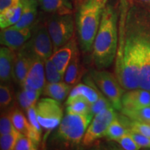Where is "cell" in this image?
<instances>
[{
  "label": "cell",
  "instance_id": "cell-17",
  "mask_svg": "<svg viewBox=\"0 0 150 150\" xmlns=\"http://www.w3.org/2000/svg\"><path fill=\"white\" fill-rule=\"evenodd\" d=\"M11 114L12 121L17 130L31 138L38 145L40 141L41 134L34 130L23 112L18 108H13L11 110Z\"/></svg>",
  "mask_w": 150,
  "mask_h": 150
},
{
  "label": "cell",
  "instance_id": "cell-7",
  "mask_svg": "<svg viewBox=\"0 0 150 150\" xmlns=\"http://www.w3.org/2000/svg\"><path fill=\"white\" fill-rule=\"evenodd\" d=\"M35 109L40 126L47 131L55 129L63 118V108L61 102L51 97L38 101Z\"/></svg>",
  "mask_w": 150,
  "mask_h": 150
},
{
  "label": "cell",
  "instance_id": "cell-27",
  "mask_svg": "<svg viewBox=\"0 0 150 150\" xmlns=\"http://www.w3.org/2000/svg\"><path fill=\"white\" fill-rule=\"evenodd\" d=\"M45 67L47 83H57L64 79V75L58 70L56 65L50 58L45 61Z\"/></svg>",
  "mask_w": 150,
  "mask_h": 150
},
{
  "label": "cell",
  "instance_id": "cell-38",
  "mask_svg": "<svg viewBox=\"0 0 150 150\" xmlns=\"http://www.w3.org/2000/svg\"><path fill=\"white\" fill-rule=\"evenodd\" d=\"M20 1L21 0H0V13L18 5Z\"/></svg>",
  "mask_w": 150,
  "mask_h": 150
},
{
  "label": "cell",
  "instance_id": "cell-23",
  "mask_svg": "<svg viewBox=\"0 0 150 150\" xmlns=\"http://www.w3.org/2000/svg\"><path fill=\"white\" fill-rule=\"evenodd\" d=\"M24 8L23 0L15 6L0 13V27L1 29L11 27L17 24L21 18Z\"/></svg>",
  "mask_w": 150,
  "mask_h": 150
},
{
  "label": "cell",
  "instance_id": "cell-13",
  "mask_svg": "<svg viewBox=\"0 0 150 150\" xmlns=\"http://www.w3.org/2000/svg\"><path fill=\"white\" fill-rule=\"evenodd\" d=\"M46 81L45 61L35 55L31 61L24 85L42 92Z\"/></svg>",
  "mask_w": 150,
  "mask_h": 150
},
{
  "label": "cell",
  "instance_id": "cell-32",
  "mask_svg": "<svg viewBox=\"0 0 150 150\" xmlns=\"http://www.w3.org/2000/svg\"><path fill=\"white\" fill-rule=\"evenodd\" d=\"M13 100L12 90L8 86L2 85L0 86V105L1 109L9 107Z\"/></svg>",
  "mask_w": 150,
  "mask_h": 150
},
{
  "label": "cell",
  "instance_id": "cell-1",
  "mask_svg": "<svg viewBox=\"0 0 150 150\" xmlns=\"http://www.w3.org/2000/svg\"><path fill=\"white\" fill-rule=\"evenodd\" d=\"M126 20L125 38L120 33L115 57V76L128 91L140 88V42L138 31L128 16Z\"/></svg>",
  "mask_w": 150,
  "mask_h": 150
},
{
  "label": "cell",
  "instance_id": "cell-31",
  "mask_svg": "<svg viewBox=\"0 0 150 150\" xmlns=\"http://www.w3.org/2000/svg\"><path fill=\"white\" fill-rule=\"evenodd\" d=\"M38 144L31 138L21 133L15 145L14 150H35Z\"/></svg>",
  "mask_w": 150,
  "mask_h": 150
},
{
  "label": "cell",
  "instance_id": "cell-4",
  "mask_svg": "<svg viewBox=\"0 0 150 150\" xmlns=\"http://www.w3.org/2000/svg\"><path fill=\"white\" fill-rule=\"evenodd\" d=\"M93 116L91 113L66 112L58 129V136L69 143L77 145L83 138Z\"/></svg>",
  "mask_w": 150,
  "mask_h": 150
},
{
  "label": "cell",
  "instance_id": "cell-30",
  "mask_svg": "<svg viewBox=\"0 0 150 150\" xmlns=\"http://www.w3.org/2000/svg\"><path fill=\"white\" fill-rule=\"evenodd\" d=\"M21 134L16 131L10 134L1 135L0 137V149L1 150H13L17 140Z\"/></svg>",
  "mask_w": 150,
  "mask_h": 150
},
{
  "label": "cell",
  "instance_id": "cell-3",
  "mask_svg": "<svg viewBox=\"0 0 150 150\" xmlns=\"http://www.w3.org/2000/svg\"><path fill=\"white\" fill-rule=\"evenodd\" d=\"M102 11L103 8L96 0H85L79 6L76 24L80 45L83 52H90L93 49Z\"/></svg>",
  "mask_w": 150,
  "mask_h": 150
},
{
  "label": "cell",
  "instance_id": "cell-33",
  "mask_svg": "<svg viewBox=\"0 0 150 150\" xmlns=\"http://www.w3.org/2000/svg\"><path fill=\"white\" fill-rule=\"evenodd\" d=\"M126 127H128L129 131H136L150 138V123L134 121L130 122Z\"/></svg>",
  "mask_w": 150,
  "mask_h": 150
},
{
  "label": "cell",
  "instance_id": "cell-12",
  "mask_svg": "<svg viewBox=\"0 0 150 150\" xmlns=\"http://www.w3.org/2000/svg\"><path fill=\"white\" fill-rule=\"evenodd\" d=\"M16 53L13 68V79L22 86L25 82L27 73L31 66V61L35 55L29 50L27 45L19 49Z\"/></svg>",
  "mask_w": 150,
  "mask_h": 150
},
{
  "label": "cell",
  "instance_id": "cell-41",
  "mask_svg": "<svg viewBox=\"0 0 150 150\" xmlns=\"http://www.w3.org/2000/svg\"><path fill=\"white\" fill-rule=\"evenodd\" d=\"M138 1H141V2H142V3L148 4H150V0H138Z\"/></svg>",
  "mask_w": 150,
  "mask_h": 150
},
{
  "label": "cell",
  "instance_id": "cell-42",
  "mask_svg": "<svg viewBox=\"0 0 150 150\" xmlns=\"http://www.w3.org/2000/svg\"><path fill=\"white\" fill-rule=\"evenodd\" d=\"M71 1H72V0H71Z\"/></svg>",
  "mask_w": 150,
  "mask_h": 150
},
{
  "label": "cell",
  "instance_id": "cell-26",
  "mask_svg": "<svg viewBox=\"0 0 150 150\" xmlns=\"http://www.w3.org/2000/svg\"><path fill=\"white\" fill-rule=\"evenodd\" d=\"M121 111L131 120L150 123V106L138 109H122Z\"/></svg>",
  "mask_w": 150,
  "mask_h": 150
},
{
  "label": "cell",
  "instance_id": "cell-29",
  "mask_svg": "<svg viewBox=\"0 0 150 150\" xmlns=\"http://www.w3.org/2000/svg\"><path fill=\"white\" fill-rule=\"evenodd\" d=\"M97 91L99 93L98 99L95 103L91 104V113L93 117L106 108L113 107L109 99L105 96L102 93V91H99L98 90H97Z\"/></svg>",
  "mask_w": 150,
  "mask_h": 150
},
{
  "label": "cell",
  "instance_id": "cell-35",
  "mask_svg": "<svg viewBox=\"0 0 150 150\" xmlns=\"http://www.w3.org/2000/svg\"><path fill=\"white\" fill-rule=\"evenodd\" d=\"M35 106H36V104L31 106V107L28 108L26 111H27V113L28 120H29L31 125L32 126V127L34 129V130L36 131V132L41 134V133H42V129L41 128H42V127L40 126L38 120Z\"/></svg>",
  "mask_w": 150,
  "mask_h": 150
},
{
  "label": "cell",
  "instance_id": "cell-9",
  "mask_svg": "<svg viewBox=\"0 0 150 150\" xmlns=\"http://www.w3.org/2000/svg\"><path fill=\"white\" fill-rule=\"evenodd\" d=\"M115 110L113 107L106 108L94 116L82 140L83 145H91L97 140L106 136L109 125L117 117Z\"/></svg>",
  "mask_w": 150,
  "mask_h": 150
},
{
  "label": "cell",
  "instance_id": "cell-10",
  "mask_svg": "<svg viewBox=\"0 0 150 150\" xmlns=\"http://www.w3.org/2000/svg\"><path fill=\"white\" fill-rule=\"evenodd\" d=\"M34 55L45 61L54 53V46L47 27L40 26L33 31L30 40L26 43Z\"/></svg>",
  "mask_w": 150,
  "mask_h": 150
},
{
  "label": "cell",
  "instance_id": "cell-6",
  "mask_svg": "<svg viewBox=\"0 0 150 150\" xmlns=\"http://www.w3.org/2000/svg\"><path fill=\"white\" fill-rule=\"evenodd\" d=\"M47 27L53 43L54 52L74 36V22L72 14H54L48 21Z\"/></svg>",
  "mask_w": 150,
  "mask_h": 150
},
{
  "label": "cell",
  "instance_id": "cell-20",
  "mask_svg": "<svg viewBox=\"0 0 150 150\" xmlns=\"http://www.w3.org/2000/svg\"><path fill=\"white\" fill-rule=\"evenodd\" d=\"M24 8L20 20L17 24L12 26L16 29H21L33 26L37 16V0H23Z\"/></svg>",
  "mask_w": 150,
  "mask_h": 150
},
{
  "label": "cell",
  "instance_id": "cell-36",
  "mask_svg": "<svg viewBox=\"0 0 150 150\" xmlns=\"http://www.w3.org/2000/svg\"><path fill=\"white\" fill-rule=\"evenodd\" d=\"M131 136L134 138L135 142L140 147H150V138L145 135L136 132V131H129Z\"/></svg>",
  "mask_w": 150,
  "mask_h": 150
},
{
  "label": "cell",
  "instance_id": "cell-11",
  "mask_svg": "<svg viewBox=\"0 0 150 150\" xmlns=\"http://www.w3.org/2000/svg\"><path fill=\"white\" fill-rule=\"evenodd\" d=\"M33 26L18 29L11 27L1 30L0 42L3 46L12 49L19 50L30 40L33 34Z\"/></svg>",
  "mask_w": 150,
  "mask_h": 150
},
{
  "label": "cell",
  "instance_id": "cell-18",
  "mask_svg": "<svg viewBox=\"0 0 150 150\" xmlns=\"http://www.w3.org/2000/svg\"><path fill=\"white\" fill-rule=\"evenodd\" d=\"M84 72L83 67L81 64L79 52L76 47L65 71L64 81L69 85H75L79 81Z\"/></svg>",
  "mask_w": 150,
  "mask_h": 150
},
{
  "label": "cell",
  "instance_id": "cell-34",
  "mask_svg": "<svg viewBox=\"0 0 150 150\" xmlns=\"http://www.w3.org/2000/svg\"><path fill=\"white\" fill-rule=\"evenodd\" d=\"M124 149L126 150H138L140 149V147L135 142L134 138L131 136L130 133L128 132L125 134L122 138L117 140Z\"/></svg>",
  "mask_w": 150,
  "mask_h": 150
},
{
  "label": "cell",
  "instance_id": "cell-19",
  "mask_svg": "<svg viewBox=\"0 0 150 150\" xmlns=\"http://www.w3.org/2000/svg\"><path fill=\"white\" fill-rule=\"evenodd\" d=\"M38 4L45 12L61 16L72 13L71 0H39Z\"/></svg>",
  "mask_w": 150,
  "mask_h": 150
},
{
  "label": "cell",
  "instance_id": "cell-39",
  "mask_svg": "<svg viewBox=\"0 0 150 150\" xmlns=\"http://www.w3.org/2000/svg\"><path fill=\"white\" fill-rule=\"evenodd\" d=\"M97 2L99 4V5L100 6L101 8L104 9V7L106 6V4H107L108 0H96Z\"/></svg>",
  "mask_w": 150,
  "mask_h": 150
},
{
  "label": "cell",
  "instance_id": "cell-37",
  "mask_svg": "<svg viewBox=\"0 0 150 150\" xmlns=\"http://www.w3.org/2000/svg\"><path fill=\"white\" fill-rule=\"evenodd\" d=\"M17 98H18L20 106L25 110H27L28 108L31 107V106H33V105H35V104H33V102H31V101L29 100L27 95H26L25 93H24L23 89L18 93Z\"/></svg>",
  "mask_w": 150,
  "mask_h": 150
},
{
  "label": "cell",
  "instance_id": "cell-24",
  "mask_svg": "<svg viewBox=\"0 0 150 150\" xmlns=\"http://www.w3.org/2000/svg\"><path fill=\"white\" fill-rule=\"evenodd\" d=\"M66 112L78 114L91 113V103L81 95H76L72 98H67L66 102Z\"/></svg>",
  "mask_w": 150,
  "mask_h": 150
},
{
  "label": "cell",
  "instance_id": "cell-8",
  "mask_svg": "<svg viewBox=\"0 0 150 150\" xmlns=\"http://www.w3.org/2000/svg\"><path fill=\"white\" fill-rule=\"evenodd\" d=\"M129 17L138 31L140 42V88L150 91V42L144 37L138 20L136 8L129 11Z\"/></svg>",
  "mask_w": 150,
  "mask_h": 150
},
{
  "label": "cell",
  "instance_id": "cell-40",
  "mask_svg": "<svg viewBox=\"0 0 150 150\" xmlns=\"http://www.w3.org/2000/svg\"><path fill=\"white\" fill-rule=\"evenodd\" d=\"M84 1H85V0H75V2H76V5L79 6L81 4L83 3Z\"/></svg>",
  "mask_w": 150,
  "mask_h": 150
},
{
  "label": "cell",
  "instance_id": "cell-15",
  "mask_svg": "<svg viewBox=\"0 0 150 150\" xmlns=\"http://www.w3.org/2000/svg\"><path fill=\"white\" fill-rule=\"evenodd\" d=\"M76 47H76V40H75L74 37L73 36L69 42L58 49L50 57V59L53 61L54 64L56 65L58 70L62 74L65 75L67 65L70 63L73 53Z\"/></svg>",
  "mask_w": 150,
  "mask_h": 150
},
{
  "label": "cell",
  "instance_id": "cell-16",
  "mask_svg": "<svg viewBox=\"0 0 150 150\" xmlns=\"http://www.w3.org/2000/svg\"><path fill=\"white\" fill-rule=\"evenodd\" d=\"M16 53L12 49L1 47L0 49V80L7 83L13 79V68Z\"/></svg>",
  "mask_w": 150,
  "mask_h": 150
},
{
  "label": "cell",
  "instance_id": "cell-22",
  "mask_svg": "<svg viewBox=\"0 0 150 150\" xmlns=\"http://www.w3.org/2000/svg\"><path fill=\"white\" fill-rule=\"evenodd\" d=\"M87 82L88 85L85 84H78L70 91L68 98H72L76 95H81L88 99V101L93 104L99 98V93L96 88V85L93 79H87Z\"/></svg>",
  "mask_w": 150,
  "mask_h": 150
},
{
  "label": "cell",
  "instance_id": "cell-14",
  "mask_svg": "<svg viewBox=\"0 0 150 150\" xmlns=\"http://www.w3.org/2000/svg\"><path fill=\"white\" fill-rule=\"evenodd\" d=\"M122 109H138L150 106V91L138 88L124 93Z\"/></svg>",
  "mask_w": 150,
  "mask_h": 150
},
{
  "label": "cell",
  "instance_id": "cell-28",
  "mask_svg": "<svg viewBox=\"0 0 150 150\" xmlns=\"http://www.w3.org/2000/svg\"><path fill=\"white\" fill-rule=\"evenodd\" d=\"M18 131L15 127L11 118V110L4 111L0 118V135H5Z\"/></svg>",
  "mask_w": 150,
  "mask_h": 150
},
{
  "label": "cell",
  "instance_id": "cell-21",
  "mask_svg": "<svg viewBox=\"0 0 150 150\" xmlns=\"http://www.w3.org/2000/svg\"><path fill=\"white\" fill-rule=\"evenodd\" d=\"M70 86L65 81L47 83L42 90V93L45 96L51 97L61 102L70 94Z\"/></svg>",
  "mask_w": 150,
  "mask_h": 150
},
{
  "label": "cell",
  "instance_id": "cell-5",
  "mask_svg": "<svg viewBox=\"0 0 150 150\" xmlns=\"http://www.w3.org/2000/svg\"><path fill=\"white\" fill-rule=\"evenodd\" d=\"M91 76L99 91L109 99L113 108L121 110L122 108V97L125 93V88L116 76L106 70H93Z\"/></svg>",
  "mask_w": 150,
  "mask_h": 150
},
{
  "label": "cell",
  "instance_id": "cell-25",
  "mask_svg": "<svg viewBox=\"0 0 150 150\" xmlns=\"http://www.w3.org/2000/svg\"><path fill=\"white\" fill-rule=\"evenodd\" d=\"M128 132L129 129L127 127L115 117L108 126L105 136L107 137L108 139L117 141Z\"/></svg>",
  "mask_w": 150,
  "mask_h": 150
},
{
  "label": "cell",
  "instance_id": "cell-2",
  "mask_svg": "<svg viewBox=\"0 0 150 150\" xmlns=\"http://www.w3.org/2000/svg\"><path fill=\"white\" fill-rule=\"evenodd\" d=\"M117 15L113 7L106 4L93 47V59L99 70L110 66L117 50Z\"/></svg>",
  "mask_w": 150,
  "mask_h": 150
},
{
  "label": "cell",
  "instance_id": "cell-43",
  "mask_svg": "<svg viewBox=\"0 0 150 150\" xmlns=\"http://www.w3.org/2000/svg\"><path fill=\"white\" fill-rule=\"evenodd\" d=\"M149 148H150V147H149Z\"/></svg>",
  "mask_w": 150,
  "mask_h": 150
}]
</instances>
